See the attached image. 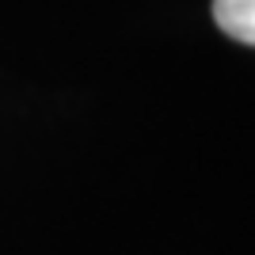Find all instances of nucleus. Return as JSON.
I'll return each mask as SVG.
<instances>
[{"mask_svg": "<svg viewBox=\"0 0 255 255\" xmlns=\"http://www.w3.org/2000/svg\"><path fill=\"white\" fill-rule=\"evenodd\" d=\"M213 19L229 38L255 46V0H213Z\"/></svg>", "mask_w": 255, "mask_h": 255, "instance_id": "1", "label": "nucleus"}]
</instances>
